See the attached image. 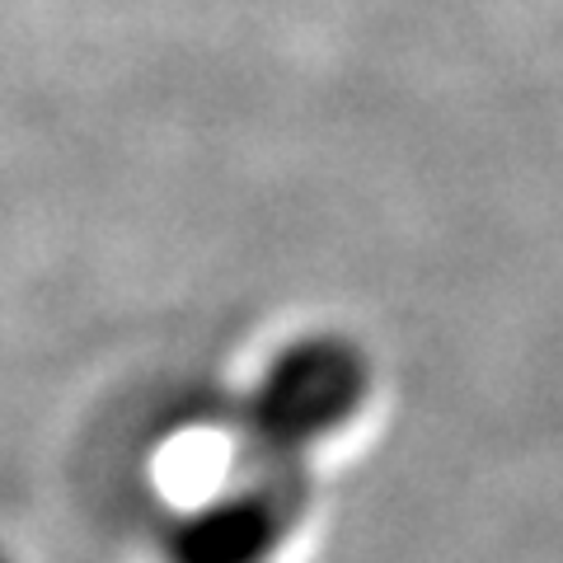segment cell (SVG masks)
Segmentation results:
<instances>
[{"label":"cell","instance_id":"cell-2","mask_svg":"<svg viewBox=\"0 0 563 563\" xmlns=\"http://www.w3.org/2000/svg\"><path fill=\"white\" fill-rule=\"evenodd\" d=\"M306 465L240 455L231 484L184 507L165 536L169 563H273L306 517Z\"/></svg>","mask_w":563,"mask_h":563},{"label":"cell","instance_id":"cell-1","mask_svg":"<svg viewBox=\"0 0 563 563\" xmlns=\"http://www.w3.org/2000/svg\"><path fill=\"white\" fill-rule=\"evenodd\" d=\"M372 385L362 347L343 333H310L282 347L240 404V455L306 465V451L357 413Z\"/></svg>","mask_w":563,"mask_h":563},{"label":"cell","instance_id":"cell-3","mask_svg":"<svg viewBox=\"0 0 563 563\" xmlns=\"http://www.w3.org/2000/svg\"><path fill=\"white\" fill-rule=\"evenodd\" d=\"M0 563H10V559H5V554H0Z\"/></svg>","mask_w":563,"mask_h":563}]
</instances>
